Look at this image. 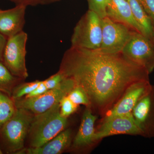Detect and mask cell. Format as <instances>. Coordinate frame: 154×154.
I'll use <instances>...</instances> for the list:
<instances>
[{"label":"cell","mask_w":154,"mask_h":154,"mask_svg":"<svg viewBox=\"0 0 154 154\" xmlns=\"http://www.w3.org/2000/svg\"><path fill=\"white\" fill-rule=\"evenodd\" d=\"M60 71L84 89L93 108L107 112L133 83L149 80V73L122 53L71 47L65 53Z\"/></svg>","instance_id":"1"},{"label":"cell","mask_w":154,"mask_h":154,"mask_svg":"<svg viewBox=\"0 0 154 154\" xmlns=\"http://www.w3.org/2000/svg\"><path fill=\"white\" fill-rule=\"evenodd\" d=\"M67 118L61 114L59 103L44 113L34 115L28 134L30 147L40 146L65 129Z\"/></svg>","instance_id":"2"},{"label":"cell","mask_w":154,"mask_h":154,"mask_svg":"<svg viewBox=\"0 0 154 154\" xmlns=\"http://www.w3.org/2000/svg\"><path fill=\"white\" fill-rule=\"evenodd\" d=\"M101 19L94 11L88 10L75 27L71 38V47L99 49L102 41Z\"/></svg>","instance_id":"3"},{"label":"cell","mask_w":154,"mask_h":154,"mask_svg":"<svg viewBox=\"0 0 154 154\" xmlns=\"http://www.w3.org/2000/svg\"><path fill=\"white\" fill-rule=\"evenodd\" d=\"M34 116L25 109L17 108L14 116L0 128L9 152L16 154L24 149L25 140Z\"/></svg>","instance_id":"4"},{"label":"cell","mask_w":154,"mask_h":154,"mask_svg":"<svg viewBox=\"0 0 154 154\" xmlns=\"http://www.w3.org/2000/svg\"><path fill=\"white\" fill-rule=\"evenodd\" d=\"M75 85L73 80L66 77L59 85L48 90L40 96L30 99L21 98L14 101L17 108H23L34 115H37L44 113L60 102Z\"/></svg>","instance_id":"5"},{"label":"cell","mask_w":154,"mask_h":154,"mask_svg":"<svg viewBox=\"0 0 154 154\" xmlns=\"http://www.w3.org/2000/svg\"><path fill=\"white\" fill-rule=\"evenodd\" d=\"M28 35L22 31L8 38L3 55L2 62L14 76L20 79L28 78L25 63Z\"/></svg>","instance_id":"6"},{"label":"cell","mask_w":154,"mask_h":154,"mask_svg":"<svg viewBox=\"0 0 154 154\" xmlns=\"http://www.w3.org/2000/svg\"><path fill=\"white\" fill-rule=\"evenodd\" d=\"M101 23L102 44L97 50L106 54L121 52L135 30L107 16L101 19Z\"/></svg>","instance_id":"7"},{"label":"cell","mask_w":154,"mask_h":154,"mask_svg":"<svg viewBox=\"0 0 154 154\" xmlns=\"http://www.w3.org/2000/svg\"><path fill=\"white\" fill-rule=\"evenodd\" d=\"M129 60L145 69L149 74L154 69V41L135 31L122 51Z\"/></svg>","instance_id":"8"},{"label":"cell","mask_w":154,"mask_h":154,"mask_svg":"<svg viewBox=\"0 0 154 154\" xmlns=\"http://www.w3.org/2000/svg\"><path fill=\"white\" fill-rule=\"evenodd\" d=\"M123 134L143 135L131 113L104 118L102 124L95 131L94 140L95 141L110 136Z\"/></svg>","instance_id":"9"},{"label":"cell","mask_w":154,"mask_h":154,"mask_svg":"<svg viewBox=\"0 0 154 154\" xmlns=\"http://www.w3.org/2000/svg\"><path fill=\"white\" fill-rule=\"evenodd\" d=\"M149 80L133 83L126 89L118 102L106 112L105 118L131 113L137 103L151 90Z\"/></svg>","instance_id":"10"},{"label":"cell","mask_w":154,"mask_h":154,"mask_svg":"<svg viewBox=\"0 0 154 154\" xmlns=\"http://www.w3.org/2000/svg\"><path fill=\"white\" fill-rule=\"evenodd\" d=\"M26 8L18 5L10 10H0V33L8 38L23 31Z\"/></svg>","instance_id":"11"},{"label":"cell","mask_w":154,"mask_h":154,"mask_svg":"<svg viewBox=\"0 0 154 154\" xmlns=\"http://www.w3.org/2000/svg\"><path fill=\"white\" fill-rule=\"evenodd\" d=\"M106 13V16L114 21L142 33L141 29L133 16L128 0H107Z\"/></svg>","instance_id":"12"},{"label":"cell","mask_w":154,"mask_h":154,"mask_svg":"<svg viewBox=\"0 0 154 154\" xmlns=\"http://www.w3.org/2000/svg\"><path fill=\"white\" fill-rule=\"evenodd\" d=\"M71 131L64 130L55 137L40 146L23 149L17 154H60L69 146L71 141Z\"/></svg>","instance_id":"13"},{"label":"cell","mask_w":154,"mask_h":154,"mask_svg":"<svg viewBox=\"0 0 154 154\" xmlns=\"http://www.w3.org/2000/svg\"><path fill=\"white\" fill-rule=\"evenodd\" d=\"M97 116L93 114L91 107H87L83 113L79 131L74 140V148L85 147L95 141L94 125Z\"/></svg>","instance_id":"14"},{"label":"cell","mask_w":154,"mask_h":154,"mask_svg":"<svg viewBox=\"0 0 154 154\" xmlns=\"http://www.w3.org/2000/svg\"><path fill=\"white\" fill-rule=\"evenodd\" d=\"M153 88L138 102L131 114L138 126L144 135L148 131L149 124L154 106Z\"/></svg>","instance_id":"15"},{"label":"cell","mask_w":154,"mask_h":154,"mask_svg":"<svg viewBox=\"0 0 154 154\" xmlns=\"http://www.w3.org/2000/svg\"><path fill=\"white\" fill-rule=\"evenodd\" d=\"M133 16L142 30V33L154 41V27L139 0H128Z\"/></svg>","instance_id":"16"},{"label":"cell","mask_w":154,"mask_h":154,"mask_svg":"<svg viewBox=\"0 0 154 154\" xmlns=\"http://www.w3.org/2000/svg\"><path fill=\"white\" fill-rule=\"evenodd\" d=\"M19 80L11 73L2 62L0 61V91L11 97Z\"/></svg>","instance_id":"17"},{"label":"cell","mask_w":154,"mask_h":154,"mask_svg":"<svg viewBox=\"0 0 154 154\" xmlns=\"http://www.w3.org/2000/svg\"><path fill=\"white\" fill-rule=\"evenodd\" d=\"M17 109L14 99L0 91V128L14 116Z\"/></svg>","instance_id":"18"},{"label":"cell","mask_w":154,"mask_h":154,"mask_svg":"<svg viewBox=\"0 0 154 154\" xmlns=\"http://www.w3.org/2000/svg\"><path fill=\"white\" fill-rule=\"evenodd\" d=\"M40 82L41 81L36 80L16 86L13 91L11 98L14 100L23 98L37 88Z\"/></svg>","instance_id":"19"},{"label":"cell","mask_w":154,"mask_h":154,"mask_svg":"<svg viewBox=\"0 0 154 154\" xmlns=\"http://www.w3.org/2000/svg\"><path fill=\"white\" fill-rule=\"evenodd\" d=\"M67 96L77 105H83L87 107H91L90 100L85 91L79 86L75 85Z\"/></svg>","instance_id":"20"},{"label":"cell","mask_w":154,"mask_h":154,"mask_svg":"<svg viewBox=\"0 0 154 154\" xmlns=\"http://www.w3.org/2000/svg\"><path fill=\"white\" fill-rule=\"evenodd\" d=\"M60 106L61 114L65 118H67L76 111L79 105L75 104L67 96L61 100Z\"/></svg>","instance_id":"21"},{"label":"cell","mask_w":154,"mask_h":154,"mask_svg":"<svg viewBox=\"0 0 154 154\" xmlns=\"http://www.w3.org/2000/svg\"><path fill=\"white\" fill-rule=\"evenodd\" d=\"M107 0H88L89 10L94 11L102 19L106 17Z\"/></svg>","instance_id":"22"},{"label":"cell","mask_w":154,"mask_h":154,"mask_svg":"<svg viewBox=\"0 0 154 154\" xmlns=\"http://www.w3.org/2000/svg\"><path fill=\"white\" fill-rule=\"evenodd\" d=\"M66 77L60 71L47 79L43 81L45 85L48 90L54 89L59 85Z\"/></svg>","instance_id":"23"},{"label":"cell","mask_w":154,"mask_h":154,"mask_svg":"<svg viewBox=\"0 0 154 154\" xmlns=\"http://www.w3.org/2000/svg\"><path fill=\"white\" fill-rule=\"evenodd\" d=\"M154 27V0H139Z\"/></svg>","instance_id":"24"},{"label":"cell","mask_w":154,"mask_h":154,"mask_svg":"<svg viewBox=\"0 0 154 154\" xmlns=\"http://www.w3.org/2000/svg\"><path fill=\"white\" fill-rule=\"evenodd\" d=\"M48 90L45 85L43 81H41V82L37 88H35L32 92H30V94L26 95V96L22 98L30 99V98H34V97H37V96H40L41 94H44Z\"/></svg>","instance_id":"25"},{"label":"cell","mask_w":154,"mask_h":154,"mask_svg":"<svg viewBox=\"0 0 154 154\" xmlns=\"http://www.w3.org/2000/svg\"><path fill=\"white\" fill-rule=\"evenodd\" d=\"M56 0H19V4L18 5H23L27 6L28 5H35L39 4H44Z\"/></svg>","instance_id":"26"},{"label":"cell","mask_w":154,"mask_h":154,"mask_svg":"<svg viewBox=\"0 0 154 154\" xmlns=\"http://www.w3.org/2000/svg\"><path fill=\"white\" fill-rule=\"evenodd\" d=\"M8 38L0 33V61L2 62L3 53Z\"/></svg>","instance_id":"27"},{"label":"cell","mask_w":154,"mask_h":154,"mask_svg":"<svg viewBox=\"0 0 154 154\" xmlns=\"http://www.w3.org/2000/svg\"><path fill=\"white\" fill-rule=\"evenodd\" d=\"M3 154L2 152V151L1 150V149L0 148V154Z\"/></svg>","instance_id":"28"}]
</instances>
